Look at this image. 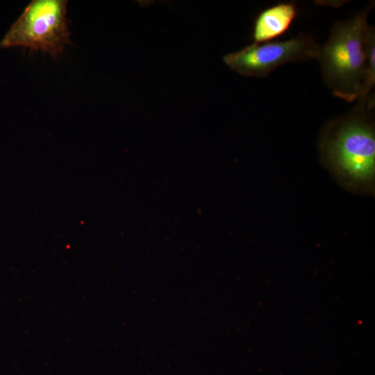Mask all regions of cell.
Returning a JSON list of instances; mask_svg holds the SVG:
<instances>
[{
	"instance_id": "obj_2",
	"label": "cell",
	"mask_w": 375,
	"mask_h": 375,
	"mask_svg": "<svg viewBox=\"0 0 375 375\" xmlns=\"http://www.w3.org/2000/svg\"><path fill=\"white\" fill-rule=\"evenodd\" d=\"M367 15L365 9L350 19L335 23L317 58L333 94L349 102L358 99L367 67Z\"/></svg>"
},
{
	"instance_id": "obj_5",
	"label": "cell",
	"mask_w": 375,
	"mask_h": 375,
	"mask_svg": "<svg viewBox=\"0 0 375 375\" xmlns=\"http://www.w3.org/2000/svg\"><path fill=\"white\" fill-rule=\"evenodd\" d=\"M297 15L295 6L282 3L268 8L257 17L253 38L254 43H263L284 34Z\"/></svg>"
},
{
	"instance_id": "obj_4",
	"label": "cell",
	"mask_w": 375,
	"mask_h": 375,
	"mask_svg": "<svg viewBox=\"0 0 375 375\" xmlns=\"http://www.w3.org/2000/svg\"><path fill=\"white\" fill-rule=\"evenodd\" d=\"M320 47L311 36L300 34L285 41L252 43L226 55L223 60L237 73L251 77H265L287 62L317 58Z\"/></svg>"
},
{
	"instance_id": "obj_3",
	"label": "cell",
	"mask_w": 375,
	"mask_h": 375,
	"mask_svg": "<svg viewBox=\"0 0 375 375\" xmlns=\"http://www.w3.org/2000/svg\"><path fill=\"white\" fill-rule=\"evenodd\" d=\"M67 0H33L12 25L1 47L42 50L56 58L69 43Z\"/></svg>"
},
{
	"instance_id": "obj_1",
	"label": "cell",
	"mask_w": 375,
	"mask_h": 375,
	"mask_svg": "<svg viewBox=\"0 0 375 375\" xmlns=\"http://www.w3.org/2000/svg\"><path fill=\"white\" fill-rule=\"evenodd\" d=\"M322 159L337 181L356 192H372L375 177V132L362 115L337 120L320 142Z\"/></svg>"
},
{
	"instance_id": "obj_6",
	"label": "cell",
	"mask_w": 375,
	"mask_h": 375,
	"mask_svg": "<svg viewBox=\"0 0 375 375\" xmlns=\"http://www.w3.org/2000/svg\"><path fill=\"white\" fill-rule=\"evenodd\" d=\"M367 67L364 81L358 97L360 106L364 107L369 93L375 83V34L374 28L369 26L366 39Z\"/></svg>"
}]
</instances>
